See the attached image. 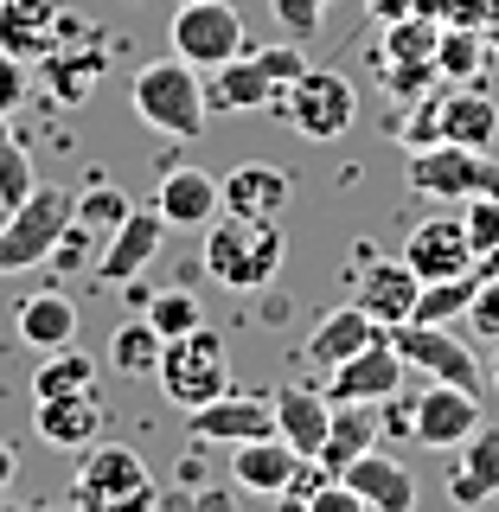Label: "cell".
Instances as JSON below:
<instances>
[{"mask_svg": "<svg viewBox=\"0 0 499 512\" xmlns=\"http://www.w3.org/2000/svg\"><path fill=\"white\" fill-rule=\"evenodd\" d=\"M288 256V237L276 218H237V212H218L205 224V276L231 295H256V288L276 282Z\"/></svg>", "mask_w": 499, "mask_h": 512, "instance_id": "obj_1", "label": "cell"}, {"mask_svg": "<svg viewBox=\"0 0 499 512\" xmlns=\"http://www.w3.org/2000/svg\"><path fill=\"white\" fill-rule=\"evenodd\" d=\"M128 96H135V116L160 128V135L173 141H199L205 135V84H199V64H186L180 52L173 58H154L135 71V84H128Z\"/></svg>", "mask_w": 499, "mask_h": 512, "instance_id": "obj_2", "label": "cell"}, {"mask_svg": "<svg viewBox=\"0 0 499 512\" xmlns=\"http://www.w3.org/2000/svg\"><path fill=\"white\" fill-rule=\"evenodd\" d=\"M77 218V192L64 186H32L7 218H0V276H20V269L52 263L58 237Z\"/></svg>", "mask_w": 499, "mask_h": 512, "instance_id": "obj_3", "label": "cell"}, {"mask_svg": "<svg viewBox=\"0 0 499 512\" xmlns=\"http://www.w3.org/2000/svg\"><path fill=\"white\" fill-rule=\"evenodd\" d=\"M404 180H410V192H423V199H448V205L499 199V160H493L487 148H461V141H429V148H410Z\"/></svg>", "mask_w": 499, "mask_h": 512, "instance_id": "obj_4", "label": "cell"}, {"mask_svg": "<svg viewBox=\"0 0 499 512\" xmlns=\"http://www.w3.org/2000/svg\"><path fill=\"white\" fill-rule=\"evenodd\" d=\"M154 378H160V391H167L180 410L212 404V397L231 391V359H224V340H218L212 327H192V333H180V340H167V346H160Z\"/></svg>", "mask_w": 499, "mask_h": 512, "instance_id": "obj_5", "label": "cell"}, {"mask_svg": "<svg viewBox=\"0 0 499 512\" xmlns=\"http://www.w3.org/2000/svg\"><path fill=\"white\" fill-rule=\"evenodd\" d=\"M276 116L295 128V135H308V141H340L346 128H352V116H359V90H352L340 71H320V64H308V71L282 90Z\"/></svg>", "mask_w": 499, "mask_h": 512, "instance_id": "obj_6", "label": "cell"}, {"mask_svg": "<svg viewBox=\"0 0 499 512\" xmlns=\"http://www.w3.org/2000/svg\"><path fill=\"white\" fill-rule=\"evenodd\" d=\"M39 64H45V84H52V96H58L64 109H77V103H90L96 84L109 77V39L90 20L64 13V20H58V45Z\"/></svg>", "mask_w": 499, "mask_h": 512, "instance_id": "obj_7", "label": "cell"}, {"mask_svg": "<svg viewBox=\"0 0 499 512\" xmlns=\"http://www.w3.org/2000/svg\"><path fill=\"white\" fill-rule=\"evenodd\" d=\"M493 135H499V103L480 84H455V90L429 96V109L410 122V148H429V141L493 148Z\"/></svg>", "mask_w": 499, "mask_h": 512, "instance_id": "obj_8", "label": "cell"}, {"mask_svg": "<svg viewBox=\"0 0 499 512\" xmlns=\"http://www.w3.org/2000/svg\"><path fill=\"white\" fill-rule=\"evenodd\" d=\"M436 39H442V20H436V13H404V20H384L378 77L391 84V96H416V90L436 84Z\"/></svg>", "mask_w": 499, "mask_h": 512, "instance_id": "obj_9", "label": "cell"}, {"mask_svg": "<svg viewBox=\"0 0 499 512\" xmlns=\"http://www.w3.org/2000/svg\"><path fill=\"white\" fill-rule=\"evenodd\" d=\"M167 39H173V52H180L186 64L212 71V64L244 52V13H237L231 0H180Z\"/></svg>", "mask_w": 499, "mask_h": 512, "instance_id": "obj_10", "label": "cell"}, {"mask_svg": "<svg viewBox=\"0 0 499 512\" xmlns=\"http://www.w3.org/2000/svg\"><path fill=\"white\" fill-rule=\"evenodd\" d=\"M77 480H71V506L77 512H96V506H109V500H122V493H135V487H148V461L135 455L128 442H90V448H77Z\"/></svg>", "mask_w": 499, "mask_h": 512, "instance_id": "obj_11", "label": "cell"}, {"mask_svg": "<svg viewBox=\"0 0 499 512\" xmlns=\"http://www.w3.org/2000/svg\"><path fill=\"white\" fill-rule=\"evenodd\" d=\"M404 372L410 365L397 359L391 333H378L365 352H352V359H340L327 372V404H384V397L404 391Z\"/></svg>", "mask_w": 499, "mask_h": 512, "instance_id": "obj_12", "label": "cell"}, {"mask_svg": "<svg viewBox=\"0 0 499 512\" xmlns=\"http://www.w3.org/2000/svg\"><path fill=\"white\" fill-rule=\"evenodd\" d=\"M391 346H397V359H404V365L429 372L436 384H461V391H480V359H474V352L461 346L448 327H423V320H404V327H391Z\"/></svg>", "mask_w": 499, "mask_h": 512, "instance_id": "obj_13", "label": "cell"}, {"mask_svg": "<svg viewBox=\"0 0 499 512\" xmlns=\"http://www.w3.org/2000/svg\"><path fill=\"white\" fill-rule=\"evenodd\" d=\"M416 295H423V276H416L404 256H397V263H378V256H365V263L352 269V308H365L384 333L404 327V320L416 314Z\"/></svg>", "mask_w": 499, "mask_h": 512, "instance_id": "obj_14", "label": "cell"}, {"mask_svg": "<svg viewBox=\"0 0 499 512\" xmlns=\"http://www.w3.org/2000/svg\"><path fill=\"white\" fill-rule=\"evenodd\" d=\"M410 423H416V442H423V448L455 455V448L480 429V391H461V384H429V391L410 404Z\"/></svg>", "mask_w": 499, "mask_h": 512, "instance_id": "obj_15", "label": "cell"}, {"mask_svg": "<svg viewBox=\"0 0 499 512\" xmlns=\"http://www.w3.org/2000/svg\"><path fill=\"white\" fill-rule=\"evenodd\" d=\"M160 244H167V218H160L154 205H128V218L109 231V244H103V256H96L90 269L103 282H135L160 256Z\"/></svg>", "mask_w": 499, "mask_h": 512, "instance_id": "obj_16", "label": "cell"}, {"mask_svg": "<svg viewBox=\"0 0 499 512\" xmlns=\"http://www.w3.org/2000/svg\"><path fill=\"white\" fill-rule=\"evenodd\" d=\"M186 423H192L199 442H231L237 448V442H256V436H276V404L256 397V391H224L212 404L186 410Z\"/></svg>", "mask_w": 499, "mask_h": 512, "instance_id": "obj_17", "label": "cell"}, {"mask_svg": "<svg viewBox=\"0 0 499 512\" xmlns=\"http://www.w3.org/2000/svg\"><path fill=\"white\" fill-rule=\"evenodd\" d=\"M276 103H282V90L269 84V71L250 52H237V58H224V64L205 71V109H218V116H250V109H269V116H276Z\"/></svg>", "mask_w": 499, "mask_h": 512, "instance_id": "obj_18", "label": "cell"}, {"mask_svg": "<svg viewBox=\"0 0 499 512\" xmlns=\"http://www.w3.org/2000/svg\"><path fill=\"white\" fill-rule=\"evenodd\" d=\"M404 263L416 269L423 282H442V276H468L474 269V244H468V224L461 218H423L416 231L404 237Z\"/></svg>", "mask_w": 499, "mask_h": 512, "instance_id": "obj_19", "label": "cell"}, {"mask_svg": "<svg viewBox=\"0 0 499 512\" xmlns=\"http://www.w3.org/2000/svg\"><path fill=\"white\" fill-rule=\"evenodd\" d=\"M154 212L167 218V231H173V224H180V231H205V224L224 212L218 180L205 167H167L160 186H154Z\"/></svg>", "mask_w": 499, "mask_h": 512, "instance_id": "obj_20", "label": "cell"}, {"mask_svg": "<svg viewBox=\"0 0 499 512\" xmlns=\"http://www.w3.org/2000/svg\"><path fill=\"white\" fill-rule=\"evenodd\" d=\"M455 455L461 461H448V500L461 512H480L487 500H499V429L480 423Z\"/></svg>", "mask_w": 499, "mask_h": 512, "instance_id": "obj_21", "label": "cell"}, {"mask_svg": "<svg viewBox=\"0 0 499 512\" xmlns=\"http://www.w3.org/2000/svg\"><path fill=\"white\" fill-rule=\"evenodd\" d=\"M218 199L237 218H282L288 199H295V180L282 167H269V160H244V167H231L218 180Z\"/></svg>", "mask_w": 499, "mask_h": 512, "instance_id": "obj_22", "label": "cell"}, {"mask_svg": "<svg viewBox=\"0 0 499 512\" xmlns=\"http://www.w3.org/2000/svg\"><path fill=\"white\" fill-rule=\"evenodd\" d=\"M32 423H39V436L52 448H90L96 436H103L109 423V404L103 391H71V397H32Z\"/></svg>", "mask_w": 499, "mask_h": 512, "instance_id": "obj_23", "label": "cell"}, {"mask_svg": "<svg viewBox=\"0 0 499 512\" xmlns=\"http://www.w3.org/2000/svg\"><path fill=\"white\" fill-rule=\"evenodd\" d=\"M340 480L352 493H359L372 512H416V480L397 455H384V448H365L359 461H346Z\"/></svg>", "mask_w": 499, "mask_h": 512, "instance_id": "obj_24", "label": "cell"}, {"mask_svg": "<svg viewBox=\"0 0 499 512\" xmlns=\"http://www.w3.org/2000/svg\"><path fill=\"white\" fill-rule=\"evenodd\" d=\"M269 404H276V436L295 455H320L327 448V423H333L327 391H314V384H276Z\"/></svg>", "mask_w": 499, "mask_h": 512, "instance_id": "obj_25", "label": "cell"}, {"mask_svg": "<svg viewBox=\"0 0 499 512\" xmlns=\"http://www.w3.org/2000/svg\"><path fill=\"white\" fill-rule=\"evenodd\" d=\"M58 0H0V52H13L20 64L45 58L58 45Z\"/></svg>", "mask_w": 499, "mask_h": 512, "instance_id": "obj_26", "label": "cell"}, {"mask_svg": "<svg viewBox=\"0 0 499 512\" xmlns=\"http://www.w3.org/2000/svg\"><path fill=\"white\" fill-rule=\"evenodd\" d=\"M378 333H384L378 320L365 314V308H352V301H346V308H333V314H327V320H320V327L308 333V346H301L295 359H308V365H320V372H333L340 359H352V352H365V346H372Z\"/></svg>", "mask_w": 499, "mask_h": 512, "instance_id": "obj_27", "label": "cell"}, {"mask_svg": "<svg viewBox=\"0 0 499 512\" xmlns=\"http://www.w3.org/2000/svg\"><path fill=\"white\" fill-rule=\"evenodd\" d=\"M13 333H20V346L32 352H58L77 340V308L71 295H58V288H39V295L20 301V320H13Z\"/></svg>", "mask_w": 499, "mask_h": 512, "instance_id": "obj_28", "label": "cell"}, {"mask_svg": "<svg viewBox=\"0 0 499 512\" xmlns=\"http://www.w3.org/2000/svg\"><path fill=\"white\" fill-rule=\"evenodd\" d=\"M295 448H288L282 436H256V442H237V455H231V480L244 493H282L288 487V474H295Z\"/></svg>", "mask_w": 499, "mask_h": 512, "instance_id": "obj_29", "label": "cell"}, {"mask_svg": "<svg viewBox=\"0 0 499 512\" xmlns=\"http://www.w3.org/2000/svg\"><path fill=\"white\" fill-rule=\"evenodd\" d=\"M365 448H378V410H372V404H333V423H327V448H320V461L340 474L346 461L365 455Z\"/></svg>", "mask_w": 499, "mask_h": 512, "instance_id": "obj_30", "label": "cell"}, {"mask_svg": "<svg viewBox=\"0 0 499 512\" xmlns=\"http://www.w3.org/2000/svg\"><path fill=\"white\" fill-rule=\"evenodd\" d=\"M71 391H103V365L77 346H58L32 372V397H71Z\"/></svg>", "mask_w": 499, "mask_h": 512, "instance_id": "obj_31", "label": "cell"}, {"mask_svg": "<svg viewBox=\"0 0 499 512\" xmlns=\"http://www.w3.org/2000/svg\"><path fill=\"white\" fill-rule=\"evenodd\" d=\"M160 333H154V320L141 314V320H122L116 333H109V365H116L122 378H154V365H160Z\"/></svg>", "mask_w": 499, "mask_h": 512, "instance_id": "obj_32", "label": "cell"}, {"mask_svg": "<svg viewBox=\"0 0 499 512\" xmlns=\"http://www.w3.org/2000/svg\"><path fill=\"white\" fill-rule=\"evenodd\" d=\"M487 32L480 26H442L436 39V77H448V84H474L480 64H487Z\"/></svg>", "mask_w": 499, "mask_h": 512, "instance_id": "obj_33", "label": "cell"}, {"mask_svg": "<svg viewBox=\"0 0 499 512\" xmlns=\"http://www.w3.org/2000/svg\"><path fill=\"white\" fill-rule=\"evenodd\" d=\"M474 288H480L474 269H468V276L423 282V295H416V314H410V320H423V327H448V320H461V314L474 308Z\"/></svg>", "mask_w": 499, "mask_h": 512, "instance_id": "obj_34", "label": "cell"}, {"mask_svg": "<svg viewBox=\"0 0 499 512\" xmlns=\"http://www.w3.org/2000/svg\"><path fill=\"white\" fill-rule=\"evenodd\" d=\"M32 186H39V180H32V154H26V141L7 128V116H0V205L13 212Z\"/></svg>", "mask_w": 499, "mask_h": 512, "instance_id": "obj_35", "label": "cell"}, {"mask_svg": "<svg viewBox=\"0 0 499 512\" xmlns=\"http://www.w3.org/2000/svg\"><path fill=\"white\" fill-rule=\"evenodd\" d=\"M148 308V320H154V333L160 340H180V333H192V327H205V308L186 295V288H167V295H154V301H141Z\"/></svg>", "mask_w": 499, "mask_h": 512, "instance_id": "obj_36", "label": "cell"}, {"mask_svg": "<svg viewBox=\"0 0 499 512\" xmlns=\"http://www.w3.org/2000/svg\"><path fill=\"white\" fill-rule=\"evenodd\" d=\"M122 218H128V199H122L116 186H90L84 199H77V224H84V231H103L109 237Z\"/></svg>", "mask_w": 499, "mask_h": 512, "instance_id": "obj_37", "label": "cell"}, {"mask_svg": "<svg viewBox=\"0 0 499 512\" xmlns=\"http://www.w3.org/2000/svg\"><path fill=\"white\" fill-rule=\"evenodd\" d=\"M250 58L269 71V84H276V90H288L301 71H308V52H301V45H256Z\"/></svg>", "mask_w": 499, "mask_h": 512, "instance_id": "obj_38", "label": "cell"}, {"mask_svg": "<svg viewBox=\"0 0 499 512\" xmlns=\"http://www.w3.org/2000/svg\"><path fill=\"white\" fill-rule=\"evenodd\" d=\"M461 224H468V244H474V256L499 250V199H468Z\"/></svg>", "mask_w": 499, "mask_h": 512, "instance_id": "obj_39", "label": "cell"}, {"mask_svg": "<svg viewBox=\"0 0 499 512\" xmlns=\"http://www.w3.org/2000/svg\"><path fill=\"white\" fill-rule=\"evenodd\" d=\"M320 13H327V0H276V20H282L288 39H314Z\"/></svg>", "mask_w": 499, "mask_h": 512, "instance_id": "obj_40", "label": "cell"}, {"mask_svg": "<svg viewBox=\"0 0 499 512\" xmlns=\"http://www.w3.org/2000/svg\"><path fill=\"white\" fill-rule=\"evenodd\" d=\"M468 327L480 340H499V276H487L474 288V308H468Z\"/></svg>", "mask_w": 499, "mask_h": 512, "instance_id": "obj_41", "label": "cell"}, {"mask_svg": "<svg viewBox=\"0 0 499 512\" xmlns=\"http://www.w3.org/2000/svg\"><path fill=\"white\" fill-rule=\"evenodd\" d=\"M32 96V77H26V64L13 58V52H0V116H13Z\"/></svg>", "mask_w": 499, "mask_h": 512, "instance_id": "obj_42", "label": "cell"}, {"mask_svg": "<svg viewBox=\"0 0 499 512\" xmlns=\"http://www.w3.org/2000/svg\"><path fill=\"white\" fill-rule=\"evenodd\" d=\"M499 20V0H442V26H480Z\"/></svg>", "mask_w": 499, "mask_h": 512, "instance_id": "obj_43", "label": "cell"}, {"mask_svg": "<svg viewBox=\"0 0 499 512\" xmlns=\"http://www.w3.org/2000/svg\"><path fill=\"white\" fill-rule=\"evenodd\" d=\"M301 512H372V506H365V500H359V493H352V487H346V480H340V474H333V480H327V487H320V493H314V500H308V506H301Z\"/></svg>", "mask_w": 499, "mask_h": 512, "instance_id": "obj_44", "label": "cell"}, {"mask_svg": "<svg viewBox=\"0 0 499 512\" xmlns=\"http://www.w3.org/2000/svg\"><path fill=\"white\" fill-rule=\"evenodd\" d=\"M96 512H160V493H154V480H148V487L122 493V500H109V506H96Z\"/></svg>", "mask_w": 499, "mask_h": 512, "instance_id": "obj_45", "label": "cell"}, {"mask_svg": "<svg viewBox=\"0 0 499 512\" xmlns=\"http://www.w3.org/2000/svg\"><path fill=\"white\" fill-rule=\"evenodd\" d=\"M192 512H237V500L224 487H199V493H192Z\"/></svg>", "mask_w": 499, "mask_h": 512, "instance_id": "obj_46", "label": "cell"}, {"mask_svg": "<svg viewBox=\"0 0 499 512\" xmlns=\"http://www.w3.org/2000/svg\"><path fill=\"white\" fill-rule=\"evenodd\" d=\"M13 474H20V448H13V442H0V493L13 487Z\"/></svg>", "mask_w": 499, "mask_h": 512, "instance_id": "obj_47", "label": "cell"}, {"mask_svg": "<svg viewBox=\"0 0 499 512\" xmlns=\"http://www.w3.org/2000/svg\"><path fill=\"white\" fill-rule=\"evenodd\" d=\"M487 52H493V58H499V20H493V26H487Z\"/></svg>", "mask_w": 499, "mask_h": 512, "instance_id": "obj_48", "label": "cell"}, {"mask_svg": "<svg viewBox=\"0 0 499 512\" xmlns=\"http://www.w3.org/2000/svg\"><path fill=\"white\" fill-rule=\"evenodd\" d=\"M487 378L499 384V340H493V359H487Z\"/></svg>", "mask_w": 499, "mask_h": 512, "instance_id": "obj_49", "label": "cell"}, {"mask_svg": "<svg viewBox=\"0 0 499 512\" xmlns=\"http://www.w3.org/2000/svg\"><path fill=\"white\" fill-rule=\"evenodd\" d=\"M0 512H32V506H20V500H7V493H0Z\"/></svg>", "mask_w": 499, "mask_h": 512, "instance_id": "obj_50", "label": "cell"}, {"mask_svg": "<svg viewBox=\"0 0 499 512\" xmlns=\"http://www.w3.org/2000/svg\"><path fill=\"white\" fill-rule=\"evenodd\" d=\"M71 512H77V506H71Z\"/></svg>", "mask_w": 499, "mask_h": 512, "instance_id": "obj_51", "label": "cell"}]
</instances>
